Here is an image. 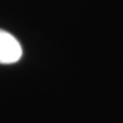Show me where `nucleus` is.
Returning a JSON list of instances; mask_svg holds the SVG:
<instances>
[{
    "label": "nucleus",
    "mask_w": 123,
    "mask_h": 123,
    "mask_svg": "<svg viewBox=\"0 0 123 123\" xmlns=\"http://www.w3.org/2000/svg\"><path fill=\"white\" fill-rule=\"evenodd\" d=\"M22 57V47L12 34L0 29V64H12Z\"/></svg>",
    "instance_id": "obj_1"
}]
</instances>
